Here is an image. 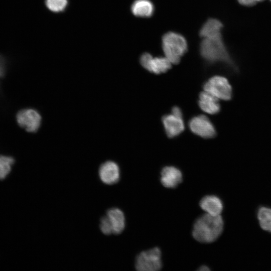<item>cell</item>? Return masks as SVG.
Segmentation results:
<instances>
[{"instance_id": "7c38bea8", "label": "cell", "mask_w": 271, "mask_h": 271, "mask_svg": "<svg viewBox=\"0 0 271 271\" xmlns=\"http://www.w3.org/2000/svg\"><path fill=\"white\" fill-rule=\"evenodd\" d=\"M198 104L202 110L210 114H217L220 110L219 99L205 91L199 94Z\"/></svg>"}, {"instance_id": "ba28073f", "label": "cell", "mask_w": 271, "mask_h": 271, "mask_svg": "<svg viewBox=\"0 0 271 271\" xmlns=\"http://www.w3.org/2000/svg\"><path fill=\"white\" fill-rule=\"evenodd\" d=\"M41 118L37 111L31 108L22 109L17 115L19 125L30 132H35L38 130Z\"/></svg>"}, {"instance_id": "52a82bcc", "label": "cell", "mask_w": 271, "mask_h": 271, "mask_svg": "<svg viewBox=\"0 0 271 271\" xmlns=\"http://www.w3.org/2000/svg\"><path fill=\"white\" fill-rule=\"evenodd\" d=\"M140 63L145 69L156 74L167 72L172 66V63L166 57H153L148 53L142 55Z\"/></svg>"}, {"instance_id": "ffe728a7", "label": "cell", "mask_w": 271, "mask_h": 271, "mask_svg": "<svg viewBox=\"0 0 271 271\" xmlns=\"http://www.w3.org/2000/svg\"><path fill=\"white\" fill-rule=\"evenodd\" d=\"M100 229L101 232L105 235L112 233V229L108 217L106 215L100 219Z\"/></svg>"}, {"instance_id": "5bb4252c", "label": "cell", "mask_w": 271, "mask_h": 271, "mask_svg": "<svg viewBox=\"0 0 271 271\" xmlns=\"http://www.w3.org/2000/svg\"><path fill=\"white\" fill-rule=\"evenodd\" d=\"M222 23L218 19H209L203 25L199 32L202 38H213L222 36Z\"/></svg>"}, {"instance_id": "5b68a950", "label": "cell", "mask_w": 271, "mask_h": 271, "mask_svg": "<svg viewBox=\"0 0 271 271\" xmlns=\"http://www.w3.org/2000/svg\"><path fill=\"white\" fill-rule=\"evenodd\" d=\"M135 266L139 271H157L162 267L161 251L158 247L141 252L136 257Z\"/></svg>"}, {"instance_id": "484cf974", "label": "cell", "mask_w": 271, "mask_h": 271, "mask_svg": "<svg viewBox=\"0 0 271 271\" xmlns=\"http://www.w3.org/2000/svg\"><path fill=\"white\" fill-rule=\"evenodd\" d=\"M268 1L271 2V0H268Z\"/></svg>"}, {"instance_id": "d6986e66", "label": "cell", "mask_w": 271, "mask_h": 271, "mask_svg": "<svg viewBox=\"0 0 271 271\" xmlns=\"http://www.w3.org/2000/svg\"><path fill=\"white\" fill-rule=\"evenodd\" d=\"M45 4L49 10L58 13L65 9L68 1L67 0H46Z\"/></svg>"}, {"instance_id": "30bf717a", "label": "cell", "mask_w": 271, "mask_h": 271, "mask_svg": "<svg viewBox=\"0 0 271 271\" xmlns=\"http://www.w3.org/2000/svg\"><path fill=\"white\" fill-rule=\"evenodd\" d=\"M163 124L167 136L172 138L181 133L185 128L183 118L173 114L165 115L162 117Z\"/></svg>"}, {"instance_id": "277c9868", "label": "cell", "mask_w": 271, "mask_h": 271, "mask_svg": "<svg viewBox=\"0 0 271 271\" xmlns=\"http://www.w3.org/2000/svg\"><path fill=\"white\" fill-rule=\"evenodd\" d=\"M203 89L219 99L226 101L232 98V87L227 79L222 76L216 75L209 78L203 84Z\"/></svg>"}, {"instance_id": "cb8c5ba5", "label": "cell", "mask_w": 271, "mask_h": 271, "mask_svg": "<svg viewBox=\"0 0 271 271\" xmlns=\"http://www.w3.org/2000/svg\"><path fill=\"white\" fill-rule=\"evenodd\" d=\"M199 270L201 271H204V270H209L210 269L209 268L208 266L206 265H202L200 267Z\"/></svg>"}, {"instance_id": "3957f363", "label": "cell", "mask_w": 271, "mask_h": 271, "mask_svg": "<svg viewBox=\"0 0 271 271\" xmlns=\"http://www.w3.org/2000/svg\"><path fill=\"white\" fill-rule=\"evenodd\" d=\"M162 48L165 57L172 64H177L187 50V43L181 34L169 32L163 36Z\"/></svg>"}, {"instance_id": "7402d4cb", "label": "cell", "mask_w": 271, "mask_h": 271, "mask_svg": "<svg viewBox=\"0 0 271 271\" xmlns=\"http://www.w3.org/2000/svg\"><path fill=\"white\" fill-rule=\"evenodd\" d=\"M6 71V62L4 58L0 55V77L4 76Z\"/></svg>"}, {"instance_id": "e0dca14e", "label": "cell", "mask_w": 271, "mask_h": 271, "mask_svg": "<svg viewBox=\"0 0 271 271\" xmlns=\"http://www.w3.org/2000/svg\"><path fill=\"white\" fill-rule=\"evenodd\" d=\"M257 216L261 228L266 231L271 232V208L266 207L259 208Z\"/></svg>"}, {"instance_id": "44dd1931", "label": "cell", "mask_w": 271, "mask_h": 271, "mask_svg": "<svg viewBox=\"0 0 271 271\" xmlns=\"http://www.w3.org/2000/svg\"><path fill=\"white\" fill-rule=\"evenodd\" d=\"M236 1L238 3V4H240V5L244 7H251L256 4L255 0H236Z\"/></svg>"}, {"instance_id": "d4e9b609", "label": "cell", "mask_w": 271, "mask_h": 271, "mask_svg": "<svg viewBox=\"0 0 271 271\" xmlns=\"http://www.w3.org/2000/svg\"><path fill=\"white\" fill-rule=\"evenodd\" d=\"M265 0H255L256 3L264 1Z\"/></svg>"}, {"instance_id": "7a4b0ae2", "label": "cell", "mask_w": 271, "mask_h": 271, "mask_svg": "<svg viewBox=\"0 0 271 271\" xmlns=\"http://www.w3.org/2000/svg\"><path fill=\"white\" fill-rule=\"evenodd\" d=\"M223 229V221L219 215L206 213L195 222L192 236L197 241L202 243H211L221 235Z\"/></svg>"}, {"instance_id": "8992f818", "label": "cell", "mask_w": 271, "mask_h": 271, "mask_svg": "<svg viewBox=\"0 0 271 271\" xmlns=\"http://www.w3.org/2000/svg\"><path fill=\"white\" fill-rule=\"evenodd\" d=\"M189 127L192 132L204 139H211L216 135V129L209 119L204 115L192 118Z\"/></svg>"}, {"instance_id": "8fae6325", "label": "cell", "mask_w": 271, "mask_h": 271, "mask_svg": "<svg viewBox=\"0 0 271 271\" xmlns=\"http://www.w3.org/2000/svg\"><path fill=\"white\" fill-rule=\"evenodd\" d=\"M161 182L167 188H174L182 181V174L173 166H166L161 172Z\"/></svg>"}, {"instance_id": "4fadbf2b", "label": "cell", "mask_w": 271, "mask_h": 271, "mask_svg": "<svg viewBox=\"0 0 271 271\" xmlns=\"http://www.w3.org/2000/svg\"><path fill=\"white\" fill-rule=\"evenodd\" d=\"M199 205L206 213L212 215H219L223 210V203L221 199L214 195H207L203 197Z\"/></svg>"}, {"instance_id": "603a6c76", "label": "cell", "mask_w": 271, "mask_h": 271, "mask_svg": "<svg viewBox=\"0 0 271 271\" xmlns=\"http://www.w3.org/2000/svg\"><path fill=\"white\" fill-rule=\"evenodd\" d=\"M172 113L174 115L183 118V114L181 109L178 106H174L172 109Z\"/></svg>"}, {"instance_id": "2e32d148", "label": "cell", "mask_w": 271, "mask_h": 271, "mask_svg": "<svg viewBox=\"0 0 271 271\" xmlns=\"http://www.w3.org/2000/svg\"><path fill=\"white\" fill-rule=\"evenodd\" d=\"M154 10V6L150 0H136L131 6L132 13L138 17L150 18Z\"/></svg>"}, {"instance_id": "6da1fadb", "label": "cell", "mask_w": 271, "mask_h": 271, "mask_svg": "<svg viewBox=\"0 0 271 271\" xmlns=\"http://www.w3.org/2000/svg\"><path fill=\"white\" fill-rule=\"evenodd\" d=\"M200 52L207 62L210 64L222 63L234 72L238 71V66L225 44L223 36L203 38L200 45Z\"/></svg>"}, {"instance_id": "9c48e42d", "label": "cell", "mask_w": 271, "mask_h": 271, "mask_svg": "<svg viewBox=\"0 0 271 271\" xmlns=\"http://www.w3.org/2000/svg\"><path fill=\"white\" fill-rule=\"evenodd\" d=\"M99 176L103 183L107 185L115 184L119 179V167L113 161H107L100 166Z\"/></svg>"}, {"instance_id": "ac0fdd59", "label": "cell", "mask_w": 271, "mask_h": 271, "mask_svg": "<svg viewBox=\"0 0 271 271\" xmlns=\"http://www.w3.org/2000/svg\"><path fill=\"white\" fill-rule=\"evenodd\" d=\"M15 160L10 156H0V180L5 179L11 171Z\"/></svg>"}, {"instance_id": "9a60e30c", "label": "cell", "mask_w": 271, "mask_h": 271, "mask_svg": "<svg viewBox=\"0 0 271 271\" xmlns=\"http://www.w3.org/2000/svg\"><path fill=\"white\" fill-rule=\"evenodd\" d=\"M108 217L112 229V233H121L125 228V217L122 211L118 208H113L107 211Z\"/></svg>"}]
</instances>
